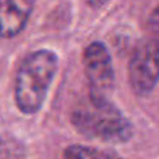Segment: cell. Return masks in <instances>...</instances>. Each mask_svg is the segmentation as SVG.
I'll return each instance as SVG.
<instances>
[{"mask_svg": "<svg viewBox=\"0 0 159 159\" xmlns=\"http://www.w3.org/2000/svg\"><path fill=\"white\" fill-rule=\"evenodd\" d=\"M71 124L81 135L107 144H124L134 134L131 121L113 102L88 95L71 110Z\"/></svg>", "mask_w": 159, "mask_h": 159, "instance_id": "1", "label": "cell"}, {"mask_svg": "<svg viewBox=\"0 0 159 159\" xmlns=\"http://www.w3.org/2000/svg\"><path fill=\"white\" fill-rule=\"evenodd\" d=\"M59 69V56L50 49H38L22 59L14 81L16 105L24 115H35L43 106Z\"/></svg>", "mask_w": 159, "mask_h": 159, "instance_id": "2", "label": "cell"}, {"mask_svg": "<svg viewBox=\"0 0 159 159\" xmlns=\"http://www.w3.org/2000/svg\"><path fill=\"white\" fill-rule=\"evenodd\" d=\"M129 82L140 98L148 96L159 82V34L144 38L131 53L127 66Z\"/></svg>", "mask_w": 159, "mask_h": 159, "instance_id": "3", "label": "cell"}, {"mask_svg": "<svg viewBox=\"0 0 159 159\" xmlns=\"http://www.w3.org/2000/svg\"><path fill=\"white\" fill-rule=\"evenodd\" d=\"M84 71L89 85L91 96L109 99L115 88V69L106 45L101 41H93L82 53Z\"/></svg>", "mask_w": 159, "mask_h": 159, "instance_id": "4", "label": "cell"}, {"mask_svg": "<svg viewBox=\"0 0 159 159\" xmlns=\"http://www.w3.org/2000/svg\"><path fill=\"white\" fill-rule=\"evenodd\" d=\"M34 3L27 0H0V36L13 38L25 28Z\"/></svg>", "mask_w": 159, "mask_h": 159, "instance_id": "5", "label": "cell"}, {"mask_svg": "<svg viewBox=\"0 0 159 159\" xmlns=\"http://www.w3.org/2000/svg\"><path fill=\"white\" fill-rule=\"evenodd\" d=\"M63 159H121L115 152L95 147L73 144L63 151Z\"/></svg>", "mask_w": 159, "mask_h": 159, "instance_id": "6", "label": "cell"}, {"mask_svg": "<svg viewBox=\"0 0 159 159\" xmlns=\"http://www.w3.org/2000/svg\"><path fill=\"white\" fill-rule=\"evenodd\" d=\"M148 27L154 34H159V4L152 10L148 17Z\"/></svg>", "mask_w": 159, "mask_h": 159, "instance_id": "7", "label": "cell"}]
</instances>
